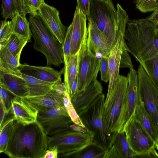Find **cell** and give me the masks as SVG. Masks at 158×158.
I'll use <instances>...</instances> for the list:
<instances>
[{"mask_svg":"<svg viewBox=\"0 0 158 158\" xmlns=\"http://www.w3.org/2000/svg\"><path fill=\"white\" fill-rule=\"evenodd\" d=\"M112 145L115 147L119 158H134V153L130 147L124 131L114 132Z\"/></svg>","mask_w":158,"mask_h":158,"instance_id":"cell-28","label":"cell"},{"mask_svg":"<svg viewBox=\"0 0 158 158\" xmlns=\"http://www.w3.org/2000/svg\"><path fill=\"white\" fill-rule=\"evenodd\" d=\"M146 18L154 23L158 27V8Z\"/></svg>","mask_w":158,"mask_h":158,"instance_id":"cell-45","label":"cell"},{"mask_svg":"<svg viewBox=\"0 0 158 158\" xmlns=\"http://www.w3.org/2000/svg\"><path fill=\"white\" fill-rule=\"evenodd\" d=\"M133 117L140 124L155 142L158 138V131L153 120L145 109L141 101L137 106Z\"/></svg>","mask_w":158,"mask_h":158,"instance_id":"cell-22","label":"cell"},{"mask_svg":"<svg viewBox=\"0 0 158 158\" xmlns=\"http://www.w3.org/2000/svg\"><path fill=\"white\" fill-rule=\"evenodd\" d=\"M124 131L134 158L142 157L154 147L155 142L140 124L133 117L125 127Z\"/></svg>","mask_w":158,"mask_h":158,"instance_id":"cell-10","label":"cell"},{"mask_svg":"<svg viewBox=\"0 0 158 158\" xmlns=\"http://www.w3.org/2000/svg\"><path fill=\"white\" fill-rule=\"evenodd\" d=\"M48 147V136L37 121L23 125L14 120L4 153L11 158H42Z\"/></svg>","mask_w":158,"mask_h":158,"instance_id":"cell-1","label":"cell"},{"mask_svg":"<svg viewBox=\"0 0 158 158\" xmlns=\"http://www.w3.org/2000/svg\"><path fill=\"white\" fill-rule=\"evenodd\" d=\"M99 71L100 72L101 80L107 82L109 81L108 57L102 56L100 59Z\"/></svg>","mask_w":158,"mask_h":158,"instance_id":"cell-37","label":"cell"},{"mask_svg":"<svg viewBox=\"0 0 158 158\" xmlns=\"http://www.w3.org/2000/svg\"><path fill=\"white\" fill-rule=\"evenodd\" d=\"M37 121L48 136L70 129L73 123L64 106L38 111Z\"/></svg>","mask_w":158,"mask_h":158,"instance_id":"cell-11","label":"cell"},{"mask_svg":"<svg viewBox=\"0 0 158 158\" xmlns=\"http://www.w3.org/2000/svg\"><path fill=\"white\" fill-rule=\"evenodd\" d=\"M105 96L102 94L78 114L85 129L93 135V141L107 150L112 145L114 132L106 127L103 117Z\"/></svg>","mask_w":158,"mask_h":158,"instance_id":"cell-5","label":"cell"},{"mask_svg":"<svg viewBox=\"0 0 158 158\" xmlns=\"http://www.w3.org/2000/svg\"><path fill=\"white\" fill-rule=\"evenodd\" d=\"M0 102V128L2 126L5 120L6 117L8 116L10 111L7 110L6 108L5 107L4 105L1 101Z\"/></svg>","mask_w":158,"mask_h":158,"instance_id":"cell-43","label":"cell"},{"mask_svg":"<svg viewBox=\"0 0 158 158\" xmlns=\"http://www.w3.org/2000/svg\"><path fill=\"white\" fill-rule=\"evenodd\" d=\"M93 134L88 131L83 132L71 129L48 136V149L56 147L58 157L65 158L77 152L93 141Z\"/></svg>","mask_w":158,"mask_h":158,"instance_id":"cell-6","label":"cell"},{"mask_svg":"<svg viewBox=\"0 0 158 158\" xmlns=\"http://www.w3.org/2000/svg\"><path fill=\"white\" fill-rule=\"evenodd\" d=\"M88 20V38L90 49L99 59L102 56L108 57L113 47L112 44L93 21Z\"/></svg>","mask_w":158,"mask_h":158,"instance_id":"cell-15","label":"cell"},{"mask_svg":"<svg viewBox=\"0 0 158 158\" xmlns=\"http://www.w3.org/2000/svg\"><path fill=\"white\" fill-rule=\"evenodd\" d=\"M128 80L119 75L109 98L105 100L103 117L105 126L111 132H115L116 125L125 99Z\"/></svg>","mask_w":158,"mask_h":158,"instance_id":"cell-7","label":"cell"},{"mask_svg":"<svg viewBox=\"0 0 158 158\" xmlns=\"http://www.w3.org/2000/svg\"><path fill=\"white\" fill-rule=\"evenodd\" d=\"M136 8L143 13L152 12L158 8V0H134Z\"/></svg>","mask_w":158,"mask_h":158,"instance_id":"cell-34","label":"cell"},{"mask_svg":"<svg viewBox=\"0 0 158 158\" xmlns=\"http://www.w3.org/2000/svg\"><path fill=\"white\" fill-rule=\"evenodd\" d=\"M156 27L146 26L132 31L127 38V50L142 65L158 89V51L154 39Z\"/></svg>","mask_w":158,"mask_h":158,"instance_id":"cell-2","label":"cell"},{"mask_svg":"<svg viewBox=\"0 0 158 158\" xmlns=\"http://www.w3.org/2000/svg\"><path fill=\"white\" fill-rule=\"evenodd\" d=\"M44 2V0H30L29 14L32 15H37L40 6Z\"/></svg>","mask_w":158,"mask_h":158,"instance_id":"cell-40","label":"cell"},{"mask_svg":"<svg viewBox=\"0 0 158 158\" xmlns=\"http://www.w3.org/2000/svg\"><path fill=\"white\" fill-rule=\"evenodd\" d=\"M87 16L76 6L72 25V40L71 55L79 51L85 39L88 35Z\"/></svg>","mask_w":158,"mask_h":158,"instance_id":"cell-17","label":"cell"},{"mask_svg":"<svg viewBox=\"0 0 158 158\" xmlns=\"http://www.w3.org/2000/svg\"><path fill=\"white\" fill-rule=\"evenodd\" d=\"M0 85L14 97L24 98L29 96L26 81L20 73L0 72Z\"/></svg>","mask_w":158,"mask_h":158,"instance_id":"cell-21","label":"cell"},{"mask_svg":"<svg viewBox=\"0 0 158 158\" xmlns=\"http://www.w3.org/2000/svg\"><path fill=\"white\" fill-rule=\"evenodd\" d=\"M141 101L158 131V89L140 64L137 71Z\"/></svg>","mask_w":158,"mask_h":158,"instance_id":"cell-12","label":"cell"},{"mask_svg":"<svg viewBox=\"0 0 158 158\" xmlns=\"http://www.w3.org/2000/svg\"><path fill=\"white\" fill-rule=\"evenodd\" d=\"M9 114L6 118L2 127L0 128V153H4L6 150L15 120L13 115L11 114L9 115Z\"/></svg>","mask_w":158,"mask_h":158,"instance_id":"cell-30","label":"cell"},{"mask_svg":"<svg viewBox=\"0 0 158 158\" xmlns=\"http://www.w3.org/2000/svg\"><path fill=\"white\" fill-rule=\"evenodd\" d=\"M64 104L73 123L85 129L78 114L72 104L70 97L66 92L64 95Z\"/></svg>","mask_w":158,"mask_h":158,"instance_id":"cell-31","label":"cell"},{"mask_svg":"<svg viewBox=\"0 0 158 158\" xmlns=\"http://www.w3.org/2000/svg\"><path fill=\"white\" fill-rule=\"evenodd\" d=\"M13 33L11 21L6 20L1 21L0 28V48L4 46Z\"/></svg>","mask_w":158,"mask_h":158,"instance_id":"cell-33","label":"cell"},{"mask_svg":"<svg viewBox=\"0 0 158 158\" xmlns=\"http://www.w3.org/2000/svg\"><path fill=\"white\" fill-rule=\"evenodd\" d=\"M19 69L21 73L40 80L51 83L62 82L63 71L59 72L50 66H38L20 64Z\"/></svg>","mask_w":158,"mask_h":158,"instance_id":"cell-18","label":"cell"},{"mask_svg":"<svg viewBox=\"0 0 158 158\" xmlns=\"http://www.w3.org/2000/svg\"><path fill=\"white\" fill-rule=\"evenodd\" d=\"M72 28V25L71 23L67 28L65 39L62 44L64 65L67 63L71 56Z\"/></svg>","mask_w":158,"mask_h":158,"instance_id":"cell-35","label":"cell"},{"mask_svg":"<svg viewBox=\"0 0 158 158\" xmlns=\"http://www.w3.org/2000/svg\"><path fill=\"white\" fill-rule=\"evenodd\" d=\"M10 112L15 120L23 125L37 121L38 110L24 98L15 97L12 99Z\"/></svg>","mask_w":158,"mask_h":158,"instance_id":"cell-16","label":"cell"},{"mask_svg":"<svg viewBox=\"0 0 158 158\" xmlns=\"http://www.w3.org/2000/svg\"><path fill=\"white\" fill-rule=\"evenodd\" d=\"M26 15L18 12L12 18L11 22L13 31V33L30 42L32 34Z\"/></svg>","mask_w":158,"mask_h":158,"instance_id":"cell-26","label":"cell"},{"mask_svg":"<svg viewBox=\"0 0 158 158\" xmlns=\"http://www.w3.org/2000/svg\"><path fill=\"white\" fill-rule=\"evenodd\" d=\"M20 75L25 80L28 90V96L45 94L51 90L56 83L44 81L21 73Z\"/></svg>","mask_w":158,"mask_h":158,"instance_id":"cell-23","label":"cell"},{"mask_svg":"<svg viewBox=\"0 0 158 158\" xmlns=\"http://www.w3.org/2000/svg\"><path fill=\"white\" fill-rule=\"evenodd\" d=\"M66 92L64 83L58 82L55 84L51 90L45 94L24 98L39 111L64 106V95Z\"/></svg>","mask_w":158,"mask_h":158,"instance_id":"cell-13","label":"cell"},{"mask_svg":"<svg viewBox=\"0 0 158 158\" xmlns=\"http://www.w3.org/2000/svg\"><path fill=\"white\" fill-rule=\"evenodd\" d=\"M37 14L50 32L63 44L68 27L62 23L58 10L44 2L40 6Z\"/></svg>","mask_w":158,"mask_h":158,"instance_id":"cell-14","label":"cell"},{"mask_svg":"<svg viewBox=\"0 0 158 158\" xmlns=\"http://www.w3.org/2000/svg\"><path fill=\"white\" fill-rule=\"evenodd\" d=\"M107 150L92 141L81 150L68 155L64 158H104Z\"/></svg>","mask_w":158,"mask_h":158,"instance_id":"cell-27","label":"cell"},{"mask_svg":"<svg viewBox=\"0 0 158 158\" xmlns=\"http://www.w3.org/2000/svg\"><path fill=\"white\" fill-rule=\"evenodd\" d=\"M116 9L111 0H91L87 16L108 38L113 46L119 37L124 36L129 21L126 11L118 3Z\"/></svg>","mask_w":158,"mask_h":158,"instance_id":"cell-3","label":"cell"},{"mask_svg":"<svg viewBox=\"0 0 158 158\" xmlns=\"http://www.w3.org/2000/svg\"><path fill=\"white\" fill-rule=\"evenodd\" d=\"M154 148L158 155V138L155 142Z\"/></svg>","mask_w":158,"mask_h":158,"instance_id":"cell-47","label":"cell"},{"mask_svg":"<svg viewBox=\"0 0 158 158\" xmlns=\"http://www.w3.org/2000/svg\"><path fill=\"white\" fill-rule=\"evenodd\" d=\"M0 97L1 101L8 111H10L11 107V100L14 97L0 85Z\"/></svg>","mask_w":158,"mask_h":158,"instance_id":"cell-38","label":"cell"},{"mask_svg":"<svg viewBox=\"0 0 158 158\" xmlns=\"http://www.w3.org/2000/svg\"><path fill=\"white\" fill-rule=\"evenodd\" d=\"M124 36H121L113 47L108 56L109 81L107 93L105 100L110 96L119 75L120 61Z\"/></svg>","mask_w":158,"mask_h":158,"instance_id":"cell-20","label":"cell"},{"mask_svg":"<svg viewBox=\"0 0 158 158\" xmlns=\"http://www.w3.org/2000/svg\"><path fill=\"white\" fill-rule=\"evenodd\" d=\"M28 42L27 40L13 33L3 46L15 58L20 60L22 51Z\"/></svg>","mask_w":158,"mask_h":158,"instance_id":"cell-29","label":"cell"},{"mask_svg":"<svg viewBox=\"0 0 158 158\" xmlns=\"http://www.w3.org/2000/svg\"><path fill=\"white\" fill-rule=\"evenodd\" d=\"M79 52L71 55L64 69V84L66 91L70 97L72 86L77 76Z\"/></svg>","mask_w":158,"mask_h":158,"instance_id":"cell-24","label":"cell"},{"mask_svg":"<svg viewBox=\"0 0 158 158\" xmlns=\"http://www.w3.org/2000/svg\"><path fill=\"white\" fill-rule=\"evenodd\" d=\"M58 152L57 148L54 146L47 149L42 158H57Z\"/></svg>","mask_w":158,"mask_h":158,"instance_id":"cell-42","label":"cell"},{"mask_svg":"<svg viewBox=\"0 0 158 158\" xmlns=\"http://www.w3.org/2000/svg\"><path fill=\"white\" fill-rule=\"evenodd\" d=\"M128 52L124 39L122 46V52L120 61V68H128L130 69L133 68L131 59Z\"/></svg>","mask_w":158,"mask_h":158,"instance_id":"cell-36","label":"cell"},{"mask_svg":"<svg viewBox=\"0 0 158 158\" xmlns=\"http://www.w3.org/2000/svg\"><path fill=\"white\" fill-rule=\"evenodd\" d=\"M154 42L155 46L158 51V27L156 31L154 37Z\"/></svg>","mask_w":158,"mask_h":158,"instance_id":"cell-46","label":"cell"},{"mask_svg":"<svg viewBox=\"0 0 158 158\" xmlns=\"http://www.w3.org/2000/svg\"><path fill=\"white\" fill-rule=\"evenodd\" d=\"M1 8L2 17L5 20L11 19L18 12L14 0H2Z\"/></svg>","mask_w":158,"mask_h":158,"instance_id":"cell-32","label":"cell"},{"mask_svg":"<svg viewBox=\"0 0 158 158\" xmlns=\"http://www.w3.org/2000/svg\"><path fill=\"white\" fill-rule=\"evenodd\" d=\"M100 59L90 49L87 35L79 52L77 75L78 94L84 91L92 81L97 79Z\"/></svg>","mask_w":158,"mask_h":158,"instance_id":"cell-8","label":"cell"},{"mask_svg":"<svg viewBox=\"0 0 158 158\" xmlns=\"http://www.w3.org/2000/svg\"><path fill=\"white\" fill-rule=\"evenodd\" d=\"M77 6L87 16L89 13L91 0H77Z\"/></svg>","mask_w":158,"mask_h":158,"instance_id":"cell-41","label":"cell"},{"mask_svg":"<svg viewBox=\"0 0 158 158\" xmlns=\"http://www.w3.org/2000/svg\"><path fill=\"white\" fill-rule=\"evenodd\" d=\"M29 22L33 38V48L43 54L47 66L59 67L64 64L62 44L56 38L37 15H30Z\"/></svg>","mask_w":158,"mask_h":158,"instance_id":"cell-4","label":"cell"},{"mask_svg":"<svg viewBox=\"0 0 158 158\" xmlns=\"http://www.w3.org/2000/svg\"><path fill=\"white\" fill-rule=\"evenodd\" d=\"M127 77L128 83L125 102L118 121L116 132H124L126 125L133 117L136 108L141 102L137 71L130 69Z\"/></svg>","mask_w":158,"mask_h":158,"instance_id":"cell-9","label":"cell"},{"mask_svg":"<svg viewBox=\"0 0 158 158\" xmlns=\"http://www.w3.org/2000/svg\"><path fill=\"white\" fill-rule=\"evenodd\" d=\"M119 158L117 152L113 145L106 151L104 158Z\"/></svg>","mask_w":158,"mask_h":158,"instance_id":"cell-44","label":"cell"},{"mask_svg":"<svg viewBox=\"0 0 158 158\" xmlns=\"http://www.w3.org/2000/svg\"><path fill=\"white\" fill-rule=\"evenodd\" d=\"M20 60L14 56L4 46L0 48V72L19 74Z\"/></svg>","mask_w":158,"mask_h":158,"instance_id":"cell-25","label":"cell"},{"mask_svg":"<svg viewBox=\"0 0 158 158\" xmlns=\"http://www.w3.org/2000/svg\"><path fill=\"white\" fill-rule=\"evenodd\" d=\"M18 12L23 14H29L30 0H14Z\"/></svg>","mask_w":158,"mask_h":158,"instance_id":"cell-39","label":"cell"},{"mask_svg":"<svg viewBox=\"0 0 158 158\" xmlns=\"http://www.w3.org/2000/svg\"><path fill=\"white\" fill-rule=\"evenodd\" d=\"M102 86L97 79L91 82L83 91L71 98L72 104L79 114L102 94Z\"/></svg>","mask_w":158,"mask_h":158,"instance_id":"cell-19","label":"cell"}]
</instances>
